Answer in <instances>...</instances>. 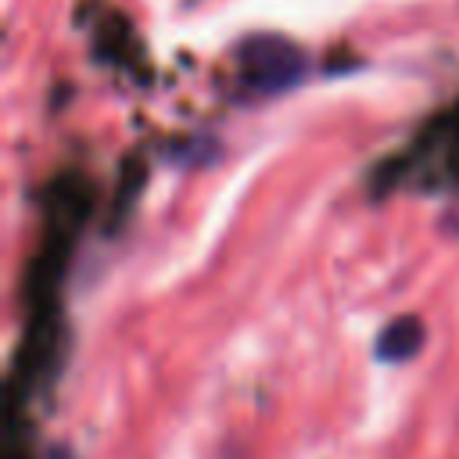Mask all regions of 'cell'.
<instances>
[{
    "label": "cell",
    "mask_w": 459,
    "mask_h": 459,
    "mask_svg": "<svg viewBox=\"0 0 459 459\" xmlns=\"http://www.w3.org/2000/svg\"><path fill=\"white\" fill-rule=\"evenodd\" d=\"M244 75L255 90H283L301 75V54L283 39H251L244 47Z\"/></svg>",
    "instance_id": "1"
},
{
    "label": "cell",
    "mask_w": 459,
    "mask_h": 459,
    "mask_svg": "<svg viewBox=\"0 0 459 459\" xmlns=\"http://www.w3.org/2000/svg\"><path fill=\"white\" fill-rule=\"evenodd\" d=\"M420 344H423V323H420V319H394V323L380 333L377 351L394 362V359H409L412 351H420Z\"/></svg>",
    "instance_id": "2"
},
{
    "label": "cell",
    "mask_w": 459,
    "mask_h": 459,
    "mask_svg": "<svg viewBox=\"0 0 459 459\" xmlns=\"http://www.w3.org/2000/svg\"><path fill=\"white\" fill-rule=\"evenodd\" d=\"M455 165H459V143H455Z\"/></svg>",
    "instance_id": "3"
},
{
    "label": "cell",
    "mask_w": 459,
    "mask_h": 459,
    "mask_svg": "<svg viewBox=\"0 0 459 459\" xmlns=\"http://www.w3.org/2000/svg\"><path fill=\"white\" fill-rule=\"evenodd\" d=\"M455 233H459V222H455Z\"/></svg>",
    "instance_id": "4"
}]
</instances>
